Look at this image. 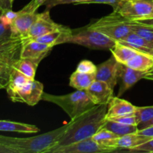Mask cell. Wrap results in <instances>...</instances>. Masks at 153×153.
I'll list each match as a JSON object with an SVG mask.
<instances>
[{
    "mask_svg": "<svg viewBox=\"0 0 153 153\" xmlns=\"http://www.w3.org/2000/svg\"><path fill=\"white\" fill-rule=\"evenodd\" d=\"M107 110L108 105H98L71 120V125L67 132L52 149L67 146L92 137L102 128L105 123Z\"/></svg>",
    "mask_w": 153,
    "mask_h": 153,
    "instance_id": "obj_1",
    "label": "cell"
},
{
    "mask_svg": "<svg viewBox=\"0 0 153 153\" xmlns=\"http://www.w3.org/2000/svg\"><path fill=\"white\" fill-rule=\"evenodd\" d=\"M70 125L71 121L49 132L29 137H13L0 134V143L13 148L18 153H46L57 144Z\"/></svg>",
    "mask_w": 153,
    "mask_h": 153,
    "instance_id": "obj_2",
    "label": "cell"
},
{
    "mask_svg": "<svg viewBox=\"0 0 153 153\" xmlns=\"http://www.w3.org/2000/svg\"><path fill=\"white\" fill-rule=\"evenodd\" d=\"M42 100L54 103L67 114L71 120L76 119L96 105L85 91H76L65 95H52L43 92Z\"/></svg>",
    "mask_w": 153,
    "mask_h": 153,
    "instance_id": "obj_3",
    "label": "cell"
},
{
    "mask_svg": "<svg viewBox=\"0 0 153 153\" xmlns=\"http://www.w3.org/2000/svg\"><path fill=\"white\" fill-rule=\"evenodd\" d=\"M75 43L91 49H111L114 46L116 40L102 33L87 26L82 29L75 30L64 37L62 43Z\"/></svg>",
    "mask_w": 153,
    "mask_h": 153,
    "instance_id": "obj_4",
    "label": "cell"
},
{
    "mask_svg": "<svg viewBox=\"0 0 153 153\" xmlns=\"http://www.w3.org/2000/svg\"><path fill=\"white\" fill-rule=\"evenodd\" d=\"M131 22L130 19L113 11L111 14L102 17L88 26L117 41L131 32Z\"/></svg>",
    "mask_w": 153,
    "mask_h": 153,
    "instance_id": "obj_5",
    "label": "cell"
},
{
    "mask_svg": "<svg viewBox=\"0 0 153 153\" xmlns=\"http://www.w3.org/2000/svg\"><path fill=\"white\" fill-rule=\"evenodd\" d=\"M9 99L13 102L25 103L34 106L42 100L43 85L36 80H30L27 83L15 88H6Z\"/></svg>",
    "mask_w": 153,
    "mask_h": 153,
    "instance_id": "obj_6",
    "label": "cell"
},
{
    "mask_svg": "<svg viewBox=\"0 0 153 153\" xmlns=\"http://www.w3.org/2000/svg\"><path fill=\"white\" fill-rule=\"evenodd\" d=\"M153 9V0H121L114 12L131 21L146 19Z\"/></svg>",
    "mask_w": 153,
    "mask_h": 153,
    "instance_id": "obj_7",
    "label": "cell"
},
{
    "mask_svg": "<svg viewBox=\"0 0 153 153\" xmlns=\"http://www.w3.org/2000/svg\"><path fill=\"white\" fill-rule=\"evenodd\" d=\"M64 25L56 23L52 19L49 9H46L43 13H38L37 19L28 31L26 37L22 39H34L49 32L60 29Z\"/></svg>",
    "mask_w": 153,
    "mask_h": 153,
    "instance_id": "obj_8",
    "label": "cell"
},
{
    "mask_svg": "<svg viewBox=\"0 0 153 153\" xmlns=\"http://www.w3.org/2000/svg\"><path fill=\"white\" fill-rule=\"evenodd\" d=\"M22 40L20 58L32 60L37 65L53 48V46L40 43L35 40L22 39Z\"/></svg>",
    "mask_w": 153,
    "mask_h": 153,
    "instance_id": "obj_9",
    "label": "cell"
},
{
    "mask_svg": "<svg viewBox=\"0 0 153 153\" xmlns=\"http://www.w3.org/2000/svg\"><path fill=\"white\" fill-rule=\"evenodd\" d=\"M120 67L121 64L112 55L107 61L97 66L96 80L105 82L114 89L120 78Z\"/></svg>",
    "mask_w": 153,
    "mask_h": 153,
    "instance_id": "obj_10",
    "label": "cell"
},
{
    "mask_svg": "<svg viewBox=\"0 0 153 153\" xmlns=\"http://www.w3.org/2000/svg\"><path fill=\"white\" fill-rule=\"evenodd\" d=\"M38 13L36 11H29L22 8L16 12V15L11 22L12 31L14 37L25 38L28 31L37 19Z\"/></svg>",
    "mask_w": 153,
    "mask_h": 153,
    "instance_id": "obj_11",
    "label": "cell"
},
{
    "mask_svg": "<svg viewBox=\"0 0 153 153\" xmlns=\"http://www.w3.org/2000/svg\"><path fill=\"white\" fill-rule=\"evenodd\" d=\"M22 40L19 37L0 42V65H12L20 58Z\"/></svg>",
    "mask_w": 153,
    "mask_h": 153,
    "instance_id": "obj_12",
    "label": "cell"
},
{
    "mask_svg": "<svg viewBox=\"0 0 153 153\" xmlns=\"http://www.w3.org/2000/svg\"><path fill=\"white\" fill-rule=\"evenodd\" d=\"M107 152L100 147L94 138L85 139L67 146L49 149L46 153H105Z\"/></svg>",
    "mask_w": 153,
    "mask_h": 153,
    "instance_id": "obj_13",
    "label": "cell"
},
{
    "mask_svg": "<svg viewBox=\"0 0 153 153\" xmlns=\"http://www.w3.org/2000/svg\"><path fill=\"white\" fill-rule=\"evenodd\" d=\"M85 91L96 105H108L114 97L113 88L102 81L95 80Z\"/></svg>",
    "mask_w": 153,
    "mask_h": 153,
    "instance_id": "obj_14",
    "label": "cell"
},
{
    "mask_svg": "<svg viewBox=\"0 0 153 153\" xmlns=\"http://www.w3.org/2000/svg\"><path fill=\"white\" fill-rule=\"evenodd\" d=\"M145 72L138 71L131 68L125 64H121L120 70V78L121 79V85L117 97H121L128 90L132 88L140 79H144Z\"/></svg>",
    "mask_w": 153,
    "mask_h": 153,
    "instance_id": "obj_15",
    "label": "cell"
},
{
    "mask_svg": "<svg viewBox=\"0 0 153 153\" xmlns=\"http://www.w3.org/2000/svg\"><path fill=\"white\" fill-rule=\"evenodd\" d=\"M135 108L136 106L129 102L120 99L119 97H114L108 104L106 120L134 114Z\"/></svg>",
    "mask_w": 153,
    "mask_h": 153,
    "instance_id": "obj_16",
    "label": "cell"
},
{
    "mask_svg": "<svg viewBox=\"0 0 153 153\" xmlns=\"http://www.w3.org/2000/svg\"><path fill=\"white\" fill-rule=\"evenodd\" d=\"M119 137L117 134L104 128H102L93 136L94 140L107 152L117 150V145Z\"/></svg>",
    "mask_w": 153,
    "mask_h": 153,
    "instance_id": "obj_17",
    "label": "cell"
},
{
    "mask_svg": "<svg viewBox=\"0 0 153 153\" xmlns=\"http://www.w3.org/2000/svg\"><path fill=\"white\" fill-rule=\"evenodd\" d=\"M117 41H119L120 43H123V44L130 46V47L133 48V49H136L139 52L149 54V55L151 50L153 49V45L152 43H149L146 40H144L143 37H140L132 31L123 39L117 40Z\"/></svg>",
    "mask_w": 153,
    "mask_h": 153,
    "instance_id": "obj_18",
    "label": "cell"
},
{
    "mask_svg": "<svg viewBox=\"0 0 153 153\" xmlns=\"http://www.w3.org/2000/svg\"><path fill=\"white\" fill-rule=\"evenodd\" d=\"M96 80V73H84L75 71L70 77L69 85L80 91L88 89Z\"/></svg>",
    "mask_w": 153,
    "mask_h": 153,
    "instance_id": "obj_19",
    "label": "cell"
},
{
    "mask_svg": "<svg viewBox=\"0 0 153 153\" xmlns=\"http://www.w3.org/2000/svg\"><path fill=\"white\" fill-rule=\"evenodd\" d=\"M151 137L142 135L138 133H131V134H126V135L120 137L117 141V150L120 149H127L131 150L133 148L148 141Z\"/></svg>",
    "mask_w": 153,
    "mask_h": 153,
    "instance_id": "obj_20",
    "label": "cell"
},
{
    "mask_svg": "<svg viewBox=\"0 0 153 153\" xmlns=\"http://www.w3.org/2000/svg\"><path fill=\"white\" fill-rule=\"evenodd\" d=\"M0 131L31 134L38 132L40 131V128L31 124L10 120H0Z\"/></svg>",
    "mask_w": 153,
    "mask_h": 153,
    "instance_id": "obj_21",
    "label": "cell"
},
{
    "mask_svg": "<svg viewBox=\"0 0 153 153\" xmlns=\"http://www.w3.org/2000/svg\"><path fill=\"white\" fill-rule=\"evenodd\" d=\"M72 31H73V30L70 29V28L64 26L60 29L55 30L52 32H49L48 34H44V35L40 36V37H36V38L31 39V40H35L40 43L55 46L56 45L61 44L63 38L71 34Z\"/></svg>",
    "mask_w": 153,
    "mask_h": 153,
    "instance_id": "obj_22",
    "label": "cell"
},
{
    "mask_svg": "<svg viewBox=\"0 0 153 153\" xmlns=\"http://www.w3.org/2000/svg\"><path fill=\"white\" fill-rule=\"evenodd\" d=\"M110 50L115 59L120 64H125V65L131 58H132L134 55L140 52L130 46L120 43L119 41H116L114 46Z\"/></svg>",
    "mask_w": 153,
    "mask_h": 153,
    "instance_id": "obj_23",
    "label": "cell"
},
{
    "mask_svg": "<svg viewBox=\"0 0 153 153\" xmlns=\"http://www.w3.org/2000/svg\"><path fill=\"white\" fill-rule=\"evenodd\" d=\"M136 70L147 73L153 67V58L150 55L140 52L126 64Z\"/></svg>",
    "mask_w": 153,
    "mask_h": 153,
    "instance_id": "obj_24",
    "label": "cell"
},
{
    "mask_svg": "<svg viewBox=\"0 0 153 153\" xmlns=\"http://www.w3.org/2000/svg\"><path fill=\"white\" fill-rule=\"evenodd\" d=\"M102 128L110 130L111 131L117 134L119 137H122L126 134H131V133H137L139 130L137 126L126 125L111 120H106Z\"/></svg>",
    "mask_w": 153,
    "mask_h": 153,
    "instance_id": "obj_25",
    "label": "cell"
},
{
    "mask_svg": "<svg viewBox=\"0 0 153 153\" xmlns=\"http://www.w3.org/2000/svg\"><path fill=\"white\" fill-rule=\"evenodd\" d=\"M37 67L38 65L35 64L32 60L22 58H19L13 64V67L19 70L31 80H34Z\"/></svg>",
    "mask_w": 153,
    "mask_h": 153,
    "instance_id": "obj_26",
    "label": "cell"
},
{
    "mask_svg": "<svg viewBox=\"0 0 153 153\" xmlns=\"http://www.w3.org/2000/svg\"><path fill=\"white\" fill-rule=\"evenodd\" d=\"M131 31L153 45V26L132 21L131 24Z\"/></svg>",
    "mask_w": 153,
    "mask_h": 153,
    "instance_id": "obj_27",
    "label": "cell"
},
{
    "mask_svg": "<svg viewBox=\"0 0 153 153\" xmlns=\"http://www.w3.org/2000/svg\"><path fill=\"white\" fill-rule=\"evenodd\" d=\"M134 115L137 119V126L148 122L153 117V105L145 107L136 106Z\"/></svg>",
    "mask_w": 153,
    "mask_h": 153,
    "instance_id": "obj_28",
    "label": "cell"
},
{
    "mask_svg": "<svg viewBox=\"0 0 153 153\" xmlns=\"http://www.w3.org/2000/svg\"><path fill=\"white\" fill-rule=\"evenodd\" d=\"M31 79H29L25 75L22 74L21 72L13 67L10 76L9 84L7 88H15V87L20 86V85L27 83Z\"/></svg>",
    "mask_w": 153,
    "mask_h": 153,
    "instance_id": "obj_29",
    "label": "cell"
},
{
    "mask_svg": "<svg viewBox=\"0 0 153 153\" xmlns=\"http://www.w3.org/2000/svg\"><path fill=\"white\" fill-rule=\"evenodd\" d=\"M12 69V65H0V90L6 89L8 85Z\"/></svg>",
    "mask_w": 153,
    "mask_h": 153,
    "instance_id": "obj_30",
    "label": "cell"
},
{
    "mask_svg": "<svg viewBox=\"0 0 153 153\" xmlns=\"http://www.w3.org/2000/svg\"><path fill=\"white\" fill-rule=\"evenodd\" d=\"M15 37L13 34L10 24L7 23L2 16H0V42Z\"/></svg>",
    "mask_w": 153,
    "mask_h": 153,
    "instance_id": "obj_31",
    "label": "cell"
},
{
    "mask_svg": "<svg viewBox=\"0 0 153 153\" xmlns=\"http://www.w3.org/2000/svg\"><path fill=\"white\" fill-rule=\"evenodd\" d=\"M97 66H96L92 61L89 60H83L80 61L76 67V71L84 73H96Z\"/></svg>",
    "mask_w": 153,
    "mask_h": 153,
    "instance_id": "obj_32",
    "label": "cell"
},
{
    "mask_svg": "<svg viewBox=\"0 0 153 153\" xmlns=\"http://www.w3.org/2000/svg\"><path fill=\"white\" fill-rule=\"evenodd\" d=\"M111 120L115 121V122L120 123L123 124H126V125H131V126H137V119L135 117V115L130 114L126 115V116L119 117H115L110 119Z\"/></svg>",
    "mask_w": 153,
    "mask_h": 153,
    "instance_id": "obj_33",
    "label": "cell"
},
{
    "mask_svg": "<svg viewBox=\"0 0 153 153\" xmlns=\"http://www.w3.org/2000/svg\"><path fill=\"white\" fill-rule=\"evenodd\" d=\"M85 0H48L44 4H46V9H50L54 6L58 5V4H82Z\"/></svg>",
    "mask_w": 153,
    "mask_h": 153,
    "instance_id": "obj_34",
    "label": "cell"
},
{
    "mask_svg": "<svg viewBox=\"0 0 153 153\" xmlns=\"http://www.w3.org/2000/svg\"><path fill=\"white\" fill-rule=\"evenodd\" d=\"M121 0H85L82 4H105L113 7V10L117 7Z\"/></svg>",
    "mask_w": 153,
    "mask_h": 153,
    "instance_id": "obj_35",
    "label": "cell"
},
{
    "mask_svg": "<svg viewBox=\"0 0 153 153\" xmlns=\"http://www.w3.org/2000/svg\"><path fill=\"white\" fill-rule=\"evenodd\" d=\"M48 0H31L28 4L23 7V9L29 11H37L39 7L44 4Z\"/></svg>",
    "mask_w": 153,
    "mask_h": 153,
    "instance_id": "obj_36",
    "label": "cell"
},
{
    "mask_svg": "<svg viewBox=\"0 0 153 153\" xmlns=\"http://www.w3.org/2000/svg\"><path fill=\"white\" fill-rule=\"evenodd\" d=\"M0 153H18L16 149L4 143H0Z\"/></svg>",
    "mask_w": 153,
    "mask_h": 153,
    "instance_id": "obj_37",
    "label": "cell"
},
{
    "mask_svg": "<svg viewBox=\"0 0 153 153\" xmlns=\"http://www.w3.org/2000/svg\"><path fill=\"white\" fill-rule=\"evenodd\" d=\"M0 7L4 10L12 9V4H10L9 0H0Z\"/></svg>",
    "mask_w": 153,
    "mask_h": 153,
    "instance_id": "obj_38",
    "label": "cell"
},
{
    "mask_svg": "<svg viewBox=\"0 0 153 153\" xmlns=\"http://www.w3.org/2000/svg\"><path fill=\"white\" fill-rule=\"evenodd\" d=\"M152 126H153V117L150 120L148 121V122L137 126V127H138V129L140 130V129H143V128H147V127Z\"/></svg>",
    "mask_w": 153,
    "mask_h": 153,
    "instance_id": "obj_39",
    "label": "cell"
},
{
    "mask_svg": "<svg viewBox=\"0 0 153 153\" xmlns=\"http://www.w3.org/2000/svg\"><path fill=\"white\" fill-rule=\"evenodd\" d=\"M136 22H140V23L145 24V25L153 26V18H147V19H139V20H137Z\"/></svg>",
    "mask_w": 153,
    "mask_h": 153,
    "instance_id": "obj_40",
    "label": "cell"
},
{
    "mask_svg": "<svg viewBox=\"0 0 153 153\" xmlns=\"http://www.w3.org/2000/svg\"><path fill=\"white\" fill-rule=\"evenodd\" d=\"M144 79H147V80L153 81V67L145 74Z\"/></svg>",
    "mask_w": 153,
    "mask_h": 153,
    "instance_id": "obj_41",
    "label": "cell"
},
{
    "mask_svg": "<svg viewBox=\"0 0 153 153\" xmlns=\"http://www.w3.org/2000/svg\"><path fill=\"white\" fill-rule=\"evenodd\" d=\"M148 18H153V9H152V13H151V14L149 15V17ZM146 19H147V18H146Z\"/></svg>",
    "mask_w": 153,
    "mask_h": 153,
    "instance_id": "obj_42",
    "label": "cell"
},
{
    "mask_svg": "<svg viewBox=\"0 0 153 153\" xmlns=\"http://www.w3.org/2000/svg\"><path fill=\"white\" fill-rule=\"evenodd\" d=\"M2 13H3V10H2V9H1V7H0V16H1V15H2Z\"/></svg>",
    "mask_w": 153,
    "mask_h": 153,
    "instance_id": "obj_43",
    "label": "cell"
},
{
    "mask_svg": "<svg viewBox=\"0 0 153 153\" xmlns=\"http://www.w3.org/2000/svg\"><path fill=\"white\" fill-rule=\"evenodd\" d=\"M149 55H150L151 56H152V58H153V49H152V50H151V52H150V53H149Z\"/></svg>",
    "mask_w": 153,
    "mask_h": 153,
    "instance_id": "obj_44",
    "label": "cell"
},
{
    "mask_svg": "<svg viewBox=\"0 0 153 153\" xmlns=\"http://www.w3.org/2000/svg\"><path fill=\"white\" fill-rule=\"evenodd\" d=\"M9 1H10V4H11L12 5H13V1H14V0H9Z\"/></svg>",
    "mask_w": 153,
    "mask_h": 153,
    "instance_id": "obj_45",
    "label": "cell"
}]
</instances>
